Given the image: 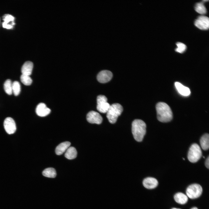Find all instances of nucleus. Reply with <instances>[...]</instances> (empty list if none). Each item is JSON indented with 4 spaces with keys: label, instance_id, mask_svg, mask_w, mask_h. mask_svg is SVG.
Returning <instances> with one entry per match:
<instances>
[{
    "label": "nucleus",
    "instance_id": "6ab92c4d",
    "mask_svg": "<svg viewBox=\"0 0 209 209\" xmlns=\"http://www.w3.org/2000/svg\"><path fill=\"white\" fill-rule=\"evenodd\" d=\"M77 152L75 148L70 147L66 151L64 154L65 157L69 159H73L75 158L77 156Z\"/></svg>",
    "mask_w": 209,
    "mask_h": 209
},
{
    "label": "nucleus",
    "instance_id": "7ed1b4c3",
    "mask_svg": "<svg viewBox=\"0 0 209 209\" xmlns=\"http://www.w3.org/2000/svg\"><path fill=\"white\" fill-rule=\"evenodd\" d=\"M123 110L122 107L119 103H115L111 105L107 112L106 115L109 122L112 124L115 123Z\"/></svg>",
    "mask_w": 209,
    "mask_h": 209
},
{
    "label": "nucleus",
    "instance_id": "bb28decb",
    "mask_svg": "<svg viewBox=\"0 0 209 209\" xmlns=\"http://www.w3.org/2000/svg\"><path fill=\"white\" fill-rule=\"evenodd\" d=\"M191 209H198L196 207H194L192 208Z\"/></svg>",
    "mask_w": 209,
    "mask_h": 209
},
{
    "label": "nucleus",
    "instance_id": "aec40b11",
    "mask_svg": "<svg viewBox=\"0 0 209 209\" xmlns=\"http://www.w3.org/2000/svg\"><path fill=\"white\" fill-rule=\"evenodd\" d=\"M42 175L49 178H54L56 176V172L55 169L52 167L45 169L42 172Z\"/></svg>",
    "mask_w": 209,
    "mask_h": 209
},
{
    "label": "nucleus",
    "instance_id": "20e7f679",
    "mask_svg": "<svg viewBox=\"0 0 209 209\" xmlns=\"http://www.w3.org/2000/svg\"><path fill=\"white\" fill-rule=\"evenodd\" d=\"M201 149L197 144H192L189 148L188 155L189 161L191 163L197 162L202 156Z\"/></svg>",
    "mask_w": 209,
    "mask_h": 209
},
{
    "label": "nucleus",
    "instance_id": "f3484780",
    "mask_svg": "<svg viewBox=\"0 0 209 209\" xmlns=\"http://www.w3.org/2000/svg\"><path fill=\"white\" fill-rule=\"evenodd\" d=\"M174 199L176 202L181 204H185L188 200L187 196L182 192L176 193L174 195Z\"/></svg>",
    "mask_w": 209,
    "mask_h": 209
},
{
    "label": "nucleus",
    "instance_id": "6e6552de",
    "mask_svg": "<svg viewBox=\"0 0 209 209\" xmlns=\"http://www.w3.org/2000/svg\"><path fill=\"white\" fill-rule=\"evenodd\" d=\"M3 125L6 132L8 134L14 133L16 131V127L14 120L11 118H6L4 121Z\"/></svg>",
    "mask_w": 209,
    "mask_h": 209
},
{
    "label": "nucleus",
    "instance_id": "cd10ccee",
    "mask_svg": "<svg viewBox=\"0 0 209 209\" xmlns=\"http://www.w3.org/2000/svg\"><path fill=\"white\" fill-rule=\"evenodd\" d=\"M171 209H180L177 208H173Z\"/></svg>",
    "mask_w": 209,
    "mask_h": 209
},
{
    "label": "nucleus",
    "instance_id": "b1692460",
    "mask_svg": "<svg viewBox=\"0 0 209 209\" xmlns=\"http://www.w3.org/2000/svg\"><path fill=\"white\" fill-rule=\"evenodd\" d=\"M20 80L22 83L26 86L31 85L32 80L29 76L22 74L20 76Z\"/></svg>",
    "mask_w": 209,
    "mask_h": 209
},
{
    "label": "nucleus",
    "instance_id": "39448f33",
    "mask_svg": "<svg viewBox=\"0 0 209 209\" xmlns=\"http://www.w3.org/2000/svg\"><path fill=\"white\" fill-rule=\"evenodd\" d=\"M202 191V187L200 185L194 183L188 187L186 190V194L190 198L195 199L201 195Z\"/></svg>",
    "mask_w": 209,
    "mask_h": 209
},
{
    "label": "nucleus",
    "instance_id": "9d476101",
    "mask_svg": "<svg viewBox=\"0 0 209 209\" xmlns=\"http://www.w3.org/2000/svg\"><path fill=\"white\" fill-rule=\"evenodd\" d=\"M113 76V74L110 71L103 70L98 74L97 78L98 81L101 83H105L110 81Z\"/></svg>",
    "mask_w": 209,
    "mask_h": 209
},
{
    "label": "nucleus",
    "instance_id": "a878e982",
    "mask_svg": "<svg viewBox=\"0 0 209 209\" xmlns=\"http://www.w3.org/2000/svg\"><path fill=\"white\" fill-rule=\"evenodd\" d=\"M205 165L206 167L209 169V157H208L206 159L205 163Z\"/></svg>",
    "mask_w": 209,
    "mask_h": 209
},
{
    "label": "nucleus",
    "instance_id": "f257e3e1",
    "mask_svg": "<svg viewBox=\"0 0 209 209\" xmlns=\"http://www.w3.org/2000/svg\"><path fill=\"white\" fill-rule=\"evenodd\" d=\"M158 120L160 122H166L170 121L173 117L172 111L170 107L166 103L160 102L156 105Z\"/></svg>",
    "mask_w": 209,
    "mask_h": 209
},
{
    "label": "nucleus",
    "instance_id": "a211bd4d",
    "mask_svg": "<svg viewBox=\"0 0 209 209\" xmlns=\"http://www.w3.org/2000/svg\"><path fill=\"white\" fill-rule=\"evenodd\" d=\"M200 143L203 150H206L209 149V135L208 134H206L202 136L200 140Z\"/></svg>",
    "mask_w": 209,
    "mask_h": 209
},
{
    "label": "nucleus",
    "instance_id": "ddd939ff",
    "mask_svg": "<svg viewBox=\"0 0 209 209\" xmlns=\"http://www.w3.org/2000/svg\"><path fill=\"white\" fill-rule=\"evenodd\" d=\"M143 184L145 188L151 189L155 188L157 186L158 182L157 180L154 178L147 177L144 179Z\"/></svg>",
    "mask_w": 209,
    "mask_h": 209
},
{
    "label": "nucleus",
    "instance_id": "f8f14e48",
    "mask_svg": "<svg viewBox=\"0 0 209 209\" xmlns=\"http://www.w3.org/2000/svg\"><path fill=\"white\" fill-rule=\"evenodd\" d=\"M14 19V17L11 15L8 14L4 15L3 17L4 21L2 23L3 27L7 29L13 28V26L15 24Z\"/></svg>",
    "mask_w": 209,
    "mask_h": 209
},
{
    "label": "nucleus",
    "instance_id": "9b49d317",
    "mask_svg": "<svg viewBox=\"0 0 209 209\" xmlns=\"http://www.w3.org/2000/svg\"><path fill=\"white\" fill-rule=\"evenodd\" d=\"M35 111L36 114L38 116L44 117L48 115L50 113L51 110L46 107L45 104L40 103L37 106Z\"/></svg>",
    "mask_w": 209,
    "mask_h": 209
},
{
    "label": "nucleus",
    "instance_id": "5701e85b",
    "mask_svg": "<svg viewBox=\"0 0 209 209\" xmlns=\"http://www.w3.org/2000/svg\"><path fill=\"white\" fill-rule=\"evenodd\" d=\"M12 91L15 96H18L21 91V86L17 81H15L12 83Z\"/></svg>",
    "mask_w": 209,
    "mask_h": 209
},
{
    "label": "nucleus",
    "instance_id": "412c9836",
    "mask_svg": "<svg viewBox=\"0 0 209 209\" xmlns=\"http://www.w3.org/2000/svg\"><path fill=\"white\" fill-rule=\"evenodd\" d=\"M3 87L4 91L8 95H11L12 94V83L10 79H7L5 81Z\"/></svg>",
    "mask_w": 209,
    "mask_h": 209
},
{
    "label": "nucleus",
    "instance_id": "4be33fe9",
    "mask_svg": "<svg viewBox=\"0 0 209 209\" xmlns=\"http://www.w3.org/2000/svg\"><path fill=\"white\" fill-rule=\"evenodd\" d=\"M195 10L198 13L203 15L206 13V8L203 2L197 3L195 6Z\"/></svg>",
    "mask_w": 209,
    "mask_h": 209
},
{
    "label": "nucleus",
    "instance_id": "393cba45",
    "mask_svg": "<svg viewBox=\"0 0 209 209\" xmlns=\"http://www.w3.org/2000/svg\"><path fill=\"white\" fill-rule=\"evenodd\" d=\"M177 48L175 49V51L180 53L184 52L186 49V46L184 44L178 42L176 44Z\"/></svg>",
    "mask_w": 209,
    "mask_h": 209
},
{
    "label": "nucleus",
    "instance_id": "423d86ee",
    "mask_svg": "<svg viewBox=\"0 0 209 209\" xmlns=\"http://www.w3.org/2000/svg\"><path fill=\"white\" fill-rule=\"evenodd\" d=\"M107 98L104 95H99L97 98V109L100 112L107 113L110 105L107 102Z\"/></svg>",
    "mask_w": 209,
    "mask_h": 209
},
{
    "label": "nucleus",
    "instance_id": "dca6fc26",
    "mask_svg": "<svg viewBox=\"0 0 209 209\" xmlns=\"http://www.w3.org/2000/svg\"><path fill=\"white\" fill-rule=\"evenodd\" d=\"M71 143L69 141L62 142L56 148L55 152L57 155H60L66 151L70 147Z\"/></svg>",
    "mask_w": 209,
    "mask_h": 209
},
{
    "label": "nucleus",
    "instance_id": "0eeeda50",
    "mask_svg": "<svg viewBox=\"0 0 209 209\" xmlns=\"http://www.w3.org/2000/svg\"><path fill=\"white\" fill-rule=\"evenodd\" d=\"M194 24L195 25L200 29L207 30L209 27V18L205 16H200L195 20Z\"/></svg>",
    "mask_w": 209,
    "mask_h": 209
},
{
    "label": "nucleus",
    "instance_id": "1a4fd4ad",
    "mask_svg": "<svg viewBox=\"0 0 209 209\" xmlns=\"http://www.w3.org/2000/svg\"><path fill=\"white\" fill-rule=\"evenodd\" d=\"M87 120L90 123L100 124L102 122V118L99 113L92 111L87 114Z\"/></svg>",
    "mask_w": 209,
    "mask_h": 209
},
{
    "label": "nucleus",
    "instance_id": "2eb2a0df",
    "mask_svg": "<svg viewBox=\"0 0 209 209\" xmlns=\"http://www.w3.org/2000/svg\"><path fill=\"white\" fill-rule=\"evenodd\" d=\"M33 68V63L30 61L25 62L21 68V72L22 74L30 76L31 75Z\"/></svg>",
    "mask_w": 209,
    "mask_h": 209
},
{
    "label": "nucleus",
    "instance_id": "4468645a",
    "mask_svg": "<svg viewBox=\"0 0 209 209\" xmlns=\"http://www.w3.org/2000/svg\"><path fill=\"white\" fill-rule=\"evenodd\" d=\"M174 84L176 89L181 95L186 96L190 94V91L188 88L178 82H175Z\"/></svg>",
    "mask_w": 209,
    "mask_h": 209
},
{
    "label": "nucleus",
    "instance_id": "f03ea898",
    "mask_svg": "<svg viewBox=\"0 0 209 209\" xmlns=\"http://www.w3.org/2000/svg\"><path fill=\"white\" fill-rule=\"evenodd\" d=\"M146 125L142 120L135 119L132 123V132L134 139L137 141H141L146 133Z\"/></svg>",
    "mask_w": 209,
    "mask_h": 209
}]
</instances>
